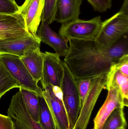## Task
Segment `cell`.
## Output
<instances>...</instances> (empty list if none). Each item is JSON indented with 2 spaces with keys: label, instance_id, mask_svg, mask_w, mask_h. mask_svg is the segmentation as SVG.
Segmentation results:
<instances>
[{
  "label": "cell",
  "instance_id": "obj_9",
  "mask_svg": "<svg viewBox=\"0 0 128 129\" xmlns=\"http://www.w3.org/2000/svg\"><path fill=\"white\" fill-rule=\"evenodd\" d=\"M22 17L18 12L0 14V40H11L29 36Z\"/></svg>",
  "mask_w": 128,
  "mask_h": 129
},
{
  "label": "cell",
  "instance_id": "obj_14",
  "mask_svg": "<svg viewBox=\"0 0 128 129\" xmlns=\"http://www.w3.org/2000/svg\"><path fill=\"white\" fill-rule=\"evenodd\" d=\"M37 35L41 41L52 48L60 57L67 55L69 49L68 41L53 31L47 23L41 22Z\"/></svg>",
  "mask_w": 128,
  "mask_h": 129
},
{
  "label": "cell",
  "instance_id": "obj_28",
  "mask_svg": "<svg viewBox=\"0 0 128 129\" xmlns=\"http://www.w3.org/2000/svg\"><path fill=\"white\" fill-rule=\"evenodd\" d=\"M52 88L55 95L59 99L62 100L63 94L61 88L58 86H53L52 87Z\"/></svg>",
  "mask_w": 128,
  "mask_h": 129
},
{
  "label": "cell",
  "instance_id": "obj_7",
  "mask_svg": "<svg viewBox=\"0 0 128 129\" xmlns=\"http://www.w3.org/2000/svg\"><path fill=\"white\" fill-rule=\"evenodd\" d=\"M7 114L12 120L14 129H43L27 110L20 90L13 95Z\"/></svg>",
  "mask_w": 128,
  "mask_h": 129
},
{
  "label": "cell",
  "instance_id": "obj_27",
  "mask_svg": "<svg viewBox=\"0 0 128 129\" xmlns=\"http://www.w3.org/2000/svg\"><path fill=\"white\" fill-rule=\"evenodd\" d=\"M0 129H14L10 117L0 114Z\"/></svg>",
  "mask_w": 128,
  "mask_h": 129
},
{
  "label": "cell",
  "instance_id": "obj_5",
  "mask_svg": "<svg viewBox=\"0 0 128 129\" xmlns=\"http://www.w3.org/2000/svg\"><path fill=\"white\" fill-rule=\"evenodd\" d=\"M0 63L9 72L14 79L20 85V88L35 92L42 96L43 90L31 76L21 60L16 55L0 53Z\"/></svg>",
  "mask_w": 128,
  "mask_h": 129
},
{
  "label": "cell",
  "instance_id": "obj_15",
  "mask_svg": "<svg viewBox=\"0 0 128 129\" xmlns=\"http://www.w3.org/2000/svg\"><path fill=\"white\" fill-rule=\"evenodd\" d=\"M44 56L40 48H38L27 50L20 58L32 78L38 82L42 77Z\"/></svg>",
  "mask_w": 128,
  "mask_h": 129
},
{
  "label": "cell",
  "instance_id": "obj_16",
  "mask_svg": "<svg viewBox=\"0 0 128 129\" xmlns=\"http://www.w3.org/2000/svg\"><path fill=\"white\" fill-rule=\"evenodd\" d=\"M82 0H58L55 21L63 24L79 19Z\"/></svg>",
  "mask_w": 128,
  "mask_h": 129
},
{
  "label": "cell",
  "instance_id": "obj_30",
  "mask_svg": "<svg viewBox=\"0 0 128 129\" xmlns=\"http://www.w3.org/2000/svg\"><path fill=\"white\" fill-rule=\"evenodd\" d=\"M119 129H126V128H125V127H122V128H121Z\"/></svg>",
  "mask_w": 128,
  "mask_h": 129
},
{
  "label": "cell",
  "instance_id": "obj_22",
  "mask_svg": "<svg viewBox=\"0 0 128 129\" xmlns=\"http://www.w3.org/2000/svg\"><path fill=\"white\" fill-rule=\"evenodd\" d=\"M58 0H44L41 21L50 25L55 21Z\"/></svg>",
  "mask_w": 128,
  "mask_h": 129
},
{
  "label": "cell",
  "instance_id": "obj_13",
  "mask_svg": "<svg viewBox=\"0 0 128 129\" xmlns=\"http://www.w3.org/2000/svg\"><path fill=\"white\" fill-rule=\"evenodd\" d=\"M41 40L37 35L29 36L11 40H0V53L9 54L21 57L28 50L40 48Z\"/></svg>",
  "mask_w": 128,
  "mask_h": 129
},
{
  "label": "cell",
  "instance_id": "obj_2",
  "mask_svg": "<svg viewBox=\"0 0 128 129\" xmlns=\"http://www.w3.org/2000/svg\"><path fill=\"white\" fill-rule=\"evenodd\" d=\"M64 75L61 88L63 94L62 101L69 123V129L76 125L81 109V99L76 80L64 60H62Z\"/></svg>",
  "mask_w": 128,
  "mask_h": 129
},
{
  "label": "cell",
  "instance_id": "obj_8",
  "mask_svg": "<svg viewBox=\"0 0 128 129\" xmlns=\"http://www.w3.org/2000/svg\"><path fill=\"white\" fill-rule=\"evenodd\" d=\"M43 67L41 79L43 88L47 86L61 88L64 71L60 57L56 53H44Z\"/></svg>",
  "mask_w": 128,
  "mask_h": 129
},
{
  "label": "cell",
  "instance_id": "obj_26",
  "mask_svg": "<svg viewBox=\"0 0 128 129\" xmlns=\"http://www.w3.org/2000/svg\"><path fill=\"white\" fill-rule=\"evenodd\" d=\"M113 67L124 75L128 76V54L123 55Z\"/></svg>",
  "mask_w": 128,
  "mask_h": 129
},
{
  "label": "cell",
  "instance_id": "obj_1",
  "mask_svg": "<svg viewBox=\"0 0 128 129\" xmlns=\"http://www.w3.org/2000/svg\"><path fill=\"white\" fill-rule=\"evenodd\" d=\"M68 42L69 50L64 61L76 81L108 74L121 57L128 54L127 34L110 48L95 39Z\"/></svg>",
  "mask_w": 128,
  "mask_h": 129
},
{
  "label": "cell",
  "instance_id": "obj_4",
  "mask_svg": "<svg viewBox=\"0 0 128 129\" xmlns=\"http://www.w3.org/2000/svg\"><path fill=\"white\" fill-rule=\"evenodd\" d=\"M128 32V14L119 11L102 22L95 40L105 47H111Z\"/></svg>",
  "mask_w": 128,
  "mask_h": 129
},
{
  "label": "cell",
  "instance_id": "obj_25",
  "mask_svg": "<svg viewBox=\"0 0 128 129\" xmlns=\"http://www.w3.org/2000/svg\"><path fill=\"white\" fill-rule=\"evenodd\" d=\"M95 11L103 13L111 8L112 0H87Z\"/></svg>",
  "mask_w": 128,
  "mask_h": 129
},
{
  "label": "cell",
  "instance_id": "obj_18",
  "mask_svg": "<svg viewBox=\"0 0 128 129\" xmlns=\"http://www.w3.org/2000/svg\"><path fill=\"white\" fill-rule=\"evenodd\" d=\"M27 110L33 119L39 123L40 102L38 95L28 89L20 88Z\"/></svg>",
  "mask_w": 128,
  "mask_h": 129
},
{
  "label": "cell",
  "instance_id": "obj_29",
  "mask_svg": "<svg viewBox=\"0 0 128 129\" xmlns=\"http://www.w3.org/2000/svg\"><path fill=\"white\" fill-rule=\"evenodd\" d=\"M119 11L128 14V0H124Z\"/></svg>",
  "mask_w": 128,
  "mask_h": 129
},
{
  "label": "cell",
  "instance_id": "obj_21",
  "mask_svg": "<svg viewBox=\"0 0 128 129\" xmlns=\"http://www.w3.org/2000/svg\"><path fill=\"white\" fill-rule=\"evenodd\" d=\"M20 87V85L0 63V99L11 89Z\"/></svg>",
  "mask_w": 128,
  "mask_h": 129
},
{
  "label": "cell",
  "instance_id": "obj_17",
  "mask_svg": "<svg viewBox=\"0 0 128 129\" xmlns=\"http://www.w3.org/2000/svg\"><path fill=\"white\" fill-rule=\"evenodd\" d=\"M113 66L107 74L106 84L112 85L117 88L122 97L124 107H128V76L115 69Z\"/></svg>",
  "mask_w": 128,
  "mask_h": 129
},
{
  "label": "cell",
  "instance_id": "obj_20",
  "mask_svg": "<svg viewBox=\"0 0 128 129\" xmlns=\"http://www.w3.org/2000/svg\"><path fill=\"white\" fill-rule=\"evenodd\" d=\"M39 123L43 129H57L52 116L43 96H39Z\"/></svg>",
  "mask_w": 128,
  "mask_h": 129
},
{
  "label": "cell",
  "instance_id": "obj_12",
  "mask_svg": "<svg viewBox=\"0 0 128 129\" xmlns=\"http://www.w3.org/2000/svg\"><path fill=\"white\" fill-rule=\"evenodd\" d=\"M108 94L105 102L94 120V129H102L107 118L115 109L124 108L122 97L117 88L110 84H106Z\"/></svg>",
  "mask_w": 128,
  "mask_h": 129
},
{
  "label": "cell",
  "instance_id": "obj_11",
  "mask_svg": "<svg viewBox=\"0 0 128 129\" xmlns=\"http://www.w3.org/2000/svg\"><path fill=\"white\" fill-rule=\"evenodd\" d=\"M42 96L50 111L57 129H69L67 112L62 100L55 95L52 87L47 86L43 88Z\"/></svg>",
  "mask_w": 128,
  "mask_h": 129
},
{
  "label": "cell",
  "instance_id": "obj_6",
  "mask_svg": "<svg viewBox=\"0 0 128 129\" xmlns=\"http://www.w3.org/2000/svg\"><path fill=\"white\" fill-rule=\"evenodd\" d=\"M107 75L92 78L91 88L82 106L80 113L73 129H86L92 111L102 90L106 86Z\"/></svg>",
  "mask_w": 128,
  "mask_h": 129
},
{
  "label": "cell",
  "instance_id": "obj_10",
  "mask_svg": "<svg viewBox=\"0 0 128 129\" xmlns=\"http://www.w3.org/2000/svg\"><path fill=\"white\" fill-rule=\"evenodd\" d=\"M44 0H25L19 6L18 12L22 17L26 29L32 35H37L41 21Z\"/></svg>",
  "mask_w": 128,
  "mask_h": 129
},
{
  "label": "cell",
  "instance_id": "obj_24",
  "mask_svg": "<svg viewBox=\"0 0 128 129\" xmlns=\"http://www.w3.org/2000/svg\"><path fill=\"white\" fill-rule=\"evenodd\" d=\"M18 9L19 6L14 0H0V14L15 13Z\"/></svg>",
  "mask_w": 128,
  "mask_h": 129
},
{
  "label": "cell",
  "instance_id": "obj_3",
  "mask_svg": "<svg viewBox=\"0 0 128 129\" xmlns=\"http://www.w3.org/2000/svg\"><path fill=\"white\" fill-rule=\"evenodd\" d=\"M102 21L100 16L89 20L79 19L62 24L59 35L68 41L73 40L95 39L98 34Z\"/></svg>",
  "mask_w": 128,
  "mask_h": 129
},
{
  "label": "cell",
  "instance_id": "obj_19",
  "mask_svg": "<svg viewBox=\"0 0 128 129\" xmlns=\"http://www.w3.org/2000/svg\"><path fill=\"white\" fill-rule=\"evenodd\" d=\"M126 126L124 108H118L115 109L107 118L102 129H119Z\"/></svg>",
  "mask_w": 128,
  "mask_h": 129
},
{
  "label": "cell",
  "instance_id": "obj_23",
  "mask_svg": "<svg viewBox=\"0 0 128 129\" xmlns=\"http://www.w3.org/2000/svg\"><path fill=\"white\" fill-rule=\"evenodd\" d=\"M92 78L82 79L77 80L78 90L81 99V107L88 95L92 83Z\"/></svg>",
  "mask_w": 128,
  "mask_h": 129
}]
</instances>
